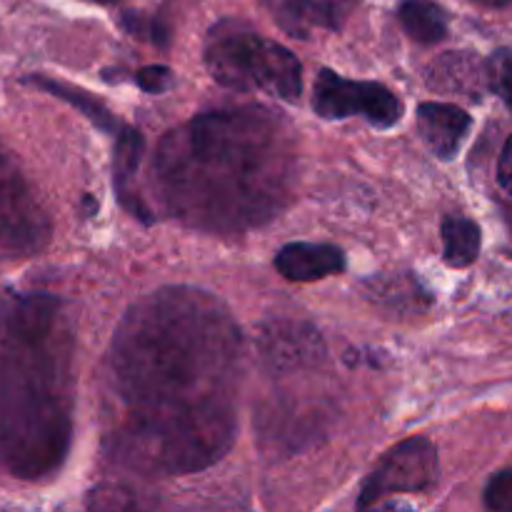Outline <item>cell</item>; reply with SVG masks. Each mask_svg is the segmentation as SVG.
I'll return each instance as SVG.
<instances>
[{"label": "cell", "instance_id": "6da1fadb", "mask_svg": "<svg viewBox=\"0 0 512 512\" xmlns=\"http://www.w3.org/2000/svg\"><path fill=\"white\" fill-rule=\"evenodd\" d=\"M240 330L203 290L168 288L128 310L110 348L123 418H235Z\"/></svg>", "mask_w": 512, "mask_h": 512}, {"label": "cell", "instance_id": "7a4b0ae2", "mask_svg": "<svg viewBox=\"0 0 512 512\" xmlns=\"http://www.w3.org/2000/svg\"><path fill=\"white\" fill-rule=\"evenodd\" d=\"M155 188L190 228L243 233L288 203L298 158L283 120L265 108L210 110L155 150Z\"/></svg>", "mask_w": 512, "mask_h": 512}, {"label": "cell", "instance_id": "3957f363", "mask_svg": "<svg viewBox=\"0 0 512 512\" xmlns=\"http://www.w3.org/2000/svg\"><path fill=\"white\" fill-rule=\"evenodd\" d=\"M73 335L50 295H0V465L38 480L73 433Z\"/></svg>", "mask_w": 512, "mask_h": 512}, {"label": "cell", "instance_id": "277c9868", "mask_svg": "<svg viewBox=\"0 0 512 512\" xmlns=\"http://www.w3.org/2000/svg\"><path fill=\"white\" fill-rule=\"evenodd\" d=\"M205 68L225 88L263 90L285 103H298L303 95L300 60L238 20H223L210 28L205 38Z\"/></svg>", "mask_w": 512, "mask_h": 512}, {"label": "cell", "instance_id": "5b68a950", "mask_svg": "<svg viewBox=\"0 0 512 512\" xmlns=\"http://www.w3.org/2000/svg\"><path fill=\"white\" fill-rule=\"evenodd\" d=\"M48 238L45 210L35 200L13 153L0 143V263L40 253Z\"/></svg>", "mask_w": 512, "mask_h": 512}, {"label": "cell", "instance_id": "8992f818", "mask_svg": "<svg viewBox=\"0 0 512 512\" xmlns=\"http://www.w3.org/2000/svg\"><path fill=\"white\" fill-rule=\"evenodd\" d=\"M313 108L325 120H343L360 115L373 128L388 130L403 118V103L390 88L368 80L340 78L330 68L320 70L313 90Z\"/></svg>", "mask_w": 512, "mask_h": 512}, {"label": "cell", "instance_id": "52a82bcc", "mask_svg": "<svg viewBox=\"0 0 512 512\" xmlns=\"http://www.w3.org/2000/svg\"><path fill=\"white\" fill-rule=\"evenodd\" d=\"M438 450L430 440L410 438L405 443L395 445L388 455L378 463L360 490L358 505L370 508L378 505L388 495L403 493H423L430 490L438 480Z\"/></svg>", "mask_w": 512, "mask_h": 512}, {"label": "cell", "instance_id": "ba28073f", "mask_svg": "<svg viewBox=\"0 0 512 512\" xmlns=\"http://www.w3.org/2000/svg\"><path fill=\"white\" fill-rule=\"evenodd\" d=\"M258 350L273 370L310 368L325 358V343L313 325L273 320L258 335Z\"/></svg>", "mask_w": 512, "mask_h": 512}, {"label": "cell", "instance_id": "9c48e42d", "mask_svg": "<svg viewBox=\"0 0 512 512\" xmlns=\"http://www.w3.org/2000/svg\"><path fill=\"white\" fill-rule=\"evenodd\" d=\"M358 0H263L275 23L293 38H310L315 28L338 33Z\"/></svg>", "mask_w": 512, "mask_h": 512}, {"label": "cell", "instance_id": "30bf717a", "mask_svg": "<svg viewBox=\"0 0 512 512\" xmlns=\"http://www.w3.org/2000/svg\"><path fill=\"white\" fill-rule=\"evenodd\" d=\"M470 115L450 103H423L418 108V133L425 148L440 160L455 158L470 133Z\"/></svg>", "mask_w": 512, "mask_h": 512}, {"label": "cell", "instance_id": "8fae6325", "mask_svg": "<svg viewBox=\"0 0 512 512\" xmlns=\"http://www.w3.org/2000/svg\"><path fill=\"white\" fill-rule=\"evenodd\" d=\"M428 85L443 95L478 100L488 85V63L473 53H445L428 68Z\"/></svg>", "mask_w": 512, "mask_h": 512}, {"label": "cell", "instance_id": "7c38bea8", "mask_svg": "<svg viewBox=\"0 0 512 512\" xmlns=\"http://www.w3.org/2000/svg\"><path fill=\"white\" fill-rule=\"evenodd\" d=\"M275 268L283 278L295 283H310L338 275L345 270V253L335 245L290 243L275 255Z\"/></svg>", "mask_w": 512, "mask_h": 512}, {"label": "cell", "instance_id": "4fadbf2b", "mask_svg": "<svg viewBox=\"0 0 512 512\" xmlns=\"http://www.w3.org/2000/svg\"><path fill=\"white\" fill-rule=\"evenodd\" d=\"M400 25L420 45H435L448 35L445 13L430 0H403L398 8Z\"/></svg>", "mask_w": 512, "mask_h": 512}, {"label": "cell", "instance_id": "5bb4252c", "mask_svg": "<svg viewBox=\"0 0 512 512\" xmlns=\"http://www.w3.org/2000/svg\"><path fill=\"white\" fill-rule=\"evenodd\" d=\"M480 243H483V235H480L478 223H473L470 218L448 215L443 220V253L448 265L453 268L473 265L480 255Z\"/></svg>", "mask_w": 512, "mask_h": 512}, {"label": "cell", "instance_id": "9a60e30c", "mask_svg": "<svg viewBox=\"0 0 512 512\" xmlns=\"http://www.w3.org/2000/svg\"><path fill=\"white\" fill-rule=\"evenodd\" d=\"M143 135L140 130L128 128L125 125L115 140V155H113V175H115V193H118L120 203L130 208V188L128 180L138 173L140 155H143Z\"/></svg>", "mask_w": 512, "mask_h": 512}, {"label": "cell", "instance_id": "2e32d148", "mask_svg": "<svg viewBox=\"0 0 512 512\" xmlns=\"http://www.w3.org/2000/svg\"><path fill=\"white\" fill-rule=\"evenodd\" d=\"M33 83L38 85V88L53 93L55 98L65 100V103H70L73 108H78L80 113H83L85 118L93 120V125H98L100 130H118V123H115L113 115L108 113V108H105L100 100H95L93 95L85 93V90H78L73 88V85H65V83H58V80H48V78H33Z\"/></svg>", "mask_w": 512, "mask_h": 512}, {"label": "cell", "instance_id": "e0dca14e", "mask_svg": "<svg viewBox=\"0 0 512 512\" xmlns=\"http://www.w3.org/2000/svg\"><path fill=\"white\" fill-rule=\"evenodd\" d=\"M488 85L512 110V48H500L490 55Z\"/></svg>", "mask_w": 512, "mask_h": 512}, {"label": "cell", "instance_id": "ac0fdd59", "mask_svg": "<svg viewBox=\"0 0 512 512\" xmlns=\"http://www.w3.org/2000/svg\"><path fill=\"white\" fill-rule=\"evenodd\" d=\"M485 505L495 512H512V470L495 475L485 488Z\"/></svg>", "mask_w": 512, "mask_h": 512}, {"label": "cell", "instance_id": "d6986e66", "mask_svg": "<svg viewBox=\"0 0 512 512\" xmlns=\"http://www.w3.org/2000/svg\"><path fill=\"white\" fill-rule=\"evenodd\" d=\"M135 80H138V85L145 93L160 95L173 85V73L165 65H145V68L138 70Z\"/></svg>", "mask_w": 512, "mask_h": 512}, {"label": "cell", "instance_id": "ffe728a7", "mask_svg": "<svg viewBox=\"0 0 512 512\" xmlns=\"http://www.w3.org/2000/svg\"><path fill=\"white\" fill-rule=\"evenodd\" d=\"M498 183L505 193L512 195V135L508 138V143L503 145V153H500Z\"/></svg>", "mask_w": 512, "mask_h": 512}, {"label": "cell", "instance_id": "44dd1931", "mask_svg": "<svg viewBox=\"0 0 512 512\" xmlns=\"http://www.w3.org/2000/svg\"><path fill=\"white\" fill-rule=\"evenodd\" d=\"M478 3L488 5V8H505V5H510L512 0H478Z\"/></svg>", "mask_w": 512, "mask_h": 512}, {"label": "cell", "instance_id": "7402d4cb", "mask_svg": "<svg viewBox=\"0 0 512 512\" xmlns=\"http://www.w3.org/2000/svg\"><path fill=\"white\" fill-rule=\"evenodd\" d=\"M93 3H113V0H93Z\"/></svg>", "mask_w": 512, "mask_h": 512}]
</instances>
